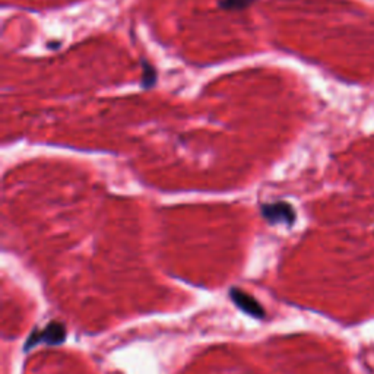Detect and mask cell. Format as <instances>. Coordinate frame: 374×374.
Wrapping results in <instances>:
<instances>
[{
  "label": "cell",
  "instance_id": "4",
  "mask_svg": "<svg viewBox=\"0 0 374 374\" xmlns=\"http://www.w3.org/2000/svg\"><path fill=\"white\" fill-rule=\"evenodd\" d=\"M157 80V73L155 69L152 68L151 64H148L147 60H142V85L143 88H151Z\"/></svg>",
  "mask_w": 374,
  "mask_h": 374
},
{
  "label": "cell",
  "instance_id": "5",
  "mask_svg": "<svg viewBox=\"0 0 374 374\" xmlns=\"http://www.w3.org/2000/svg\"><path fill=\"white\" fill-rule=\"evenodd\" d=\"M255 0H221L219 5L222 9L228 11H240L247 8L251 4H253Z\"/></svg>",
  "mask_w": 374,
  "mask_h": 374
},
{
  "label": "cell",
  "instance_id": "3",
  "mask_svg": "<svg viewBox=\"0 0 374 374\" xmlns=\"http://www.w3.org/2000/svg\"><path fill=\"white\" fill-rule=\"evenodd\" d=\"M231 298L234 300V303L243 308L246 313L256 316V318H263L265 316V310L260 307V304L252 297L246 293H243L241 289L233 288L231 289Z\"/></svg>",
  "mask_w": 374,
  "mask_h": 374
},
{
  "label": "cell",
  "instance_id": "2",
  "mask_svg": "<svg viewBox=\"0 0 374 374\" xmlns=\"http://www.w3.org/2000/svg\"><path fill=\"white\" fill-rule=\"evenodd\" d=\"M66 337V330L65 326L61 323L53 322L50 323L43 332H35V334L30 338L28 344H27V349H30L32 345H37L40 342H47L50 345H56L65 341Z\"/></svg>",
  "mask_w": 374,
  "mask_h": 374
},
{
  "label": "cell",
  "instance_id": "1",
  "mask_svg": "<svg viewBox=\"0 0 374 374\" xmlns=\"http://www.w3.org/2000/svg\"><path fill=\"white\" fill-rule=\"evenodd\" d=\"M262 217L271 224H286L293 225L296 221V211L294 207L286 202H275V203H265L260 207Z\"/></svg>",
  "mask_w": 374,
  "mask_h": 374
}]
</instances>
